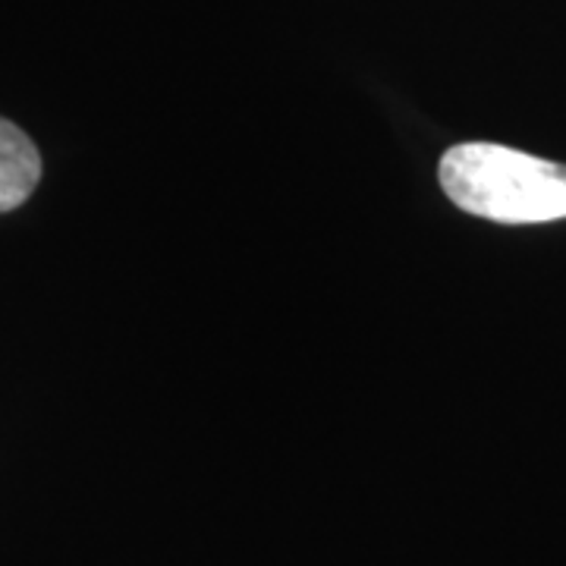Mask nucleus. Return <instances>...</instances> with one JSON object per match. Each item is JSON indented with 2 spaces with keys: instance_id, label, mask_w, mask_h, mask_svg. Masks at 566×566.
I'll list each match as a JSON object with an SVG mask.
<instances>
[{
  "instance_id": "1",
  "label": "nucleus",
  "mask_w": 566,
  "mask_h": 566,
  "mask_svg": "<svg viewBox=\"0 0 566 566\" xmlns=\"http://www.w3.org/2000/svg\"><path fill=\"white\" fill-rule=\"evenodd\" d=\"M438 180L465 214L494 223H547L566 218V167L526 151L465 142L441 158Z\"/></svg>"
},
{
  "instance_id": "2",
  "label": "nucleus",
  "mask_w": 566,
  "mask_h": 566,
  "mask_svg": "<svg viewBox=\"0 0 566 566\" xmlns=\"http://www.w3.org/2000/svg\"><path fill=\"white\" fill-rule=\"evenodd\" d=\"M41 180V155L35 142L17 123L0 117V214L29 202Z\"/></svg>"
}]
</instances>
